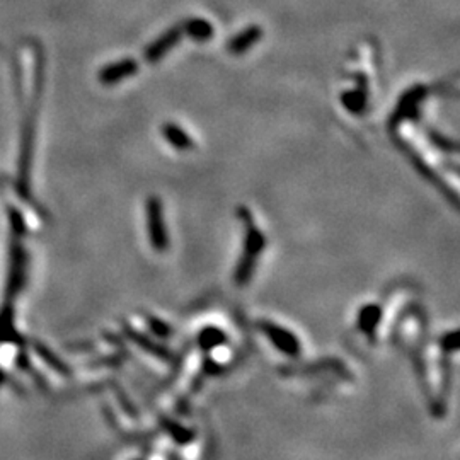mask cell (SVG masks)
Returning <instances> with one entry per match:
<instances>
[{"label":"cell","mask_w":460,"mask_h":460,"mask_svg":"<svg viewBox=\"0 0 460 460\" xmlns=\"http://www.w3.org/2000/svg\"><path fill=\"white\" fill-rule=\"evenodd\" d=\"M237 217L244 223L246 235H244V251L239 257L237 266H235L234 281L237 286H247L252 274H254L257 259H259L261 252L266 247V237L263 232L259 230V227L256 225L254 218H252L251 212L246 206H239Z\"/></svg>","instance_id":"obj_1"},{"label":"cell","mask_w":460,"mask_h":460,"mask_svg":"<svg viewBox=\"0 0 460 460\" xmlns=\"http://www.w3.org/2000/svg\"><path fill=\"white\" fill-rule=\"evenodd\" d=\"M257 329H259L261 335H263L266 340H268L269 343L278 349V352L284 353L285 357L297 358L298 354H301L302 352L301 340H298L290 329L280 326V324L273 322V320H266V319H261L259 322H257Z\"/></svg>","instance_id":"obj_2"},{"label":"cell","mask_w":460,"mask_h":460,"mask_svg":"<svg viewBox=\"0 0 460 460\" xmlns=\"http://www.w3.org/2000/svg\"><path fill=\"white\" fill-rule=\"evenodd\" d=\"M147 223H149L150 246L154 251L164 252L169 247V234L164 220V205L157 196H150L145 203Z\"/></svg>","instance_id":"obj_3"},{"label":"cell","mask_w":460,"mask_h":460,"mask_svg":"<svg viewBox=\"0 0 460 460\" xmlns=\"http://www.w3.org/2000/svg\"><path fill=\"white\" fill-rule=\"evenodd\" d=\"M181 36H183V29H181V26L167 29L164 35H160L157 40L152 41V43L147 46V50L143 52V58H145L149 63L159 62L160 58L166 57V55L171 52L177 43H179Z\"/></svg>","instance_id":"obj_4"},{"label":"cell","mask_w":460,"mask_h":460,"mask_svg":"<svg viewBox=\"0 0 460 460\" xmlns=\"http://www.w3.org/2000/svg\"><path fill=\"white\" fill-rule=\"evenodd\" d=\"M426 94H428V91H426L425 86H416L404 92L403 98L399 99L398 109H396V113L392 115L391 125H398L399 121L415 116L417 106H420V103L425 99Z\"/></svg>","instance_id":"obj_5"},{"label":"cell","mask_w":460,"mask_h":460,"mask_svg":"<svg viewBox=\"0 0 460 460\" xmlns=\"http://www.w3.org/2000/svg\"><path fill=\"white\" fill-rule=\"evenodd\" d=\"M123 329L126 336H128L135 344L140 346V349H143V352H147L149 354H152V357L159 358V360H164V361H169L172 358V353L169 352L166 346L157 343V341L152 340V337H149L147 335H143V332L137 331V329L130 326V324L123 322Z\"/></svg>","instance_id":"obj_6"},{"label":"cell","mask_w":460,"mask_h":460,"mask_svg":"<svg viewBox=\"0 0 460 460\" xmlns=\"http://www.w3.org/2000/svg\"><path fill=\"white\" fill-rule=\"evenodd\" d=\"M138 72V63L133 60V58H125V60L111 63V65L104 67L103 70L99 72V80L103 84H116L121 82V80L132 77Z\"/></svg>","instance_id":"obj_7"},{"label":"cell","mask_w":460,"mask_h":460,"mask_svg":"<svg viewBox=\"0 0 460 460\" xmlns=\"http://www.w3.org/2000/svg\"><path fill=\"white\" fill-rule=\"evenodd\" d=\"M358 87L357 91H348L341 94V103L353 115H360L366 108V99H369V91H366V77L363 74L354 75Z\"/></svg>","instance_id":"obj_8"},{"label":"cell","mask_w":460,"mask_h":460,"mask_svg":"<svg viewBox=\"0 0 460 460\" xmlns=\"http://www.w3.org/2000/svg\"><path fill=\"white\" fill-rule=\"evenodd\" d=\"M261 38H263V28L257 26V24L256 26H249L244 29V31L237 33V35L227 43V52L230 55H235V57H239V55H244L246 52H249L251 46L256 45Z\"/></svg>","instance_id":"obj_9"},{"label":"cell","mask_w":460,"mask_h":460,"mask_svg":"<svg viewBox=\"0 0 460 460\" xmlns=\"http://www.w3.org/2000/svg\"><path fill=\"white\" fill-rule=\"evenodd\" d=\"M382 320V309L377 303H369L363 305L358 312V327L365 336H375L378 324Z\"/></svg>","instance_id":"obj_10"},{"label":"cell","mask_w":460,"mask_h":460,"mask_svg":"<svg viewBox=\"0 0 460 460\" xmlns=\"http://www.w3.org/2000/svg\"><path fill=\"white\" fill-rule=\"evenodd\" d=\"M181 29H183V35L189 36L193 41H196V43H206V41L212 40L215 33L212 23H208V21L203 18L186 19Z\"/></svg>","instance_id":"obj_11"},{"label":"cell","mask_w":460,"mask_h":460,"mask_svg":"<svg viewBox=\"0 0 460 460\" xmlns=\"http://www.w3.org/2000/svg\"><path fill=\"white\" fill-rule=\"evenodd\" d=\"M164 138L171 143L177 150H193L195 149V140L176 123H164L162 126Z\"/></svg>","instance_id":"obj_12"},{"label":"cell","mask_w":460,"mask_h":460,"mask_svg":"<svg viewBox=\"0 0 460 460\" xmlns=\"http://www.w3.org/2000/svg\"><path fill=\"white\" fill-rule=\"evenodd\" d=\"M225 343H227L225 332H223L222 329L213 326L205 327L203 331L200 332V336H198V344H200V348L205 349V352H212V349L220 348V346H223Z\"/></svg>","instance_id":"obj_13"},{"label":"cell","mask_w":460,"mask_h":460,"mask_svg":"<svg viewBox=\"0 0 460 460\" xmlns=\"http://www.w3.org/2000/svg\"><path fill=\"white\" fill-rule=\"evenodd\" d=\"M35 349H36V353L40 354L41 358H43L45 363L48 366H52V369L55 370V372H57L58 375H62V377H70L72 375V370L69 369V366L65 365V361H62L60 358L57 357V354H55L52 349L50 348H46V346L43 343H35Z\"/></svg>","instance_id":"obj_14"},{"label":"cell","mask_w":460,"mask_h":460,"mask_svg":"<svg viewBox=\"0 0 460 460\" xmlns=\"http://www.w3.org/2000/svg\"><path fill=\"white\" fill-rule=\"evenodd\" d=\"M164 426H166V432L169 433V437H171L172 440H176L177 445H188V443L195 438V432H191L189 428H184V426L176 423V421L166 420L164 421Z\"/></svg>","instance_id":"obj_15"},{"label":"cell","mask_w":460,"mask_h":460,"mask_svg":"<svg viewBox=\"0 0 460 460\" xmlns=\"http://www.w3.org/2000/svg\"><path fill=\"white\" fill-rule=\"evenodd\" d=\"M12 332H14V329H12V305L6 303V307L0 312V340H11Z\"/></svg>","instance_id":"obj_16"},{"label":"cell","mask_w":460,"mask_h":460,"mask_svg":"<svg viewBox=\"0 0 460 460\" xmlns=\"http://www.w3.org/2000/svg\"><path fill=\"white\" fill-rule=\"evenodd\" d=\"M440 348L443 354H451L457 352L459 348V335L457 331H450L447 335H443L440 340Z\"/></svg>","instance_id":"obj_17"},{"label":"cell","mask_w":460,"mask_h":460,"mask_svg":"<svg viewBox=\"0 0 460 460\" xmlns=\"http://www.w3.org/2000/svg\"><path fill=\"white\" fill-rule=\"evenodd\" d=\"M147 320H149L150 331L154 332V335L157 337H169V336H171V327H169L167 324L164 322V320H160L157 318H152V315H149Z\"/></svg>","instance_id":"obj_18"}]
</instances>
